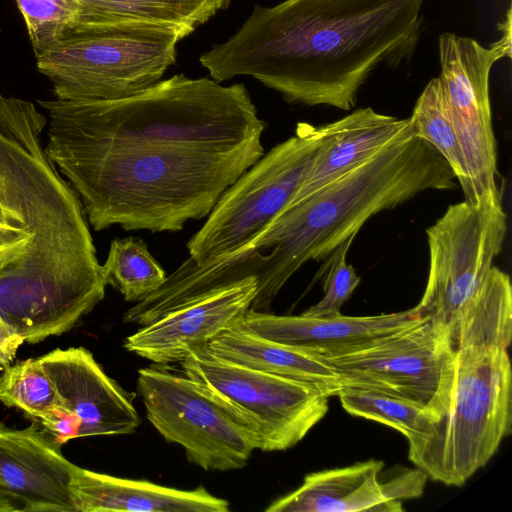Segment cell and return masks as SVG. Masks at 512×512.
<instances>
[{"mask_svg": "<svg viewBox=\"0 0 512 512\" xmlns=\"http://www.w3.org/2000/svg\"><path fill=\"white\" fill-rule=\"evenodd\" d=\"M46 153L96 231L175 232L264 155L243 83L176 74L113 100H45Z\"/></svg>", "mask_w": 512, "mask_h": 512, "instance_id": "cell-1", "label": "cell"}, {"mask_svg": "<svg viewBox=\"0 0 512 512\" xmlns=\"http://www.w3.org/2000/svg\"><path fill=\"white\" fill-rule=\"evenodd\" d=\"M350 115L347 127L321 152L283 212L371 158L409 121L378 113L371 107Z\"/></svg>", "mask_w": 512, "mask_h": 512, "instance_id": "cell-20", "label": "cell"}, {"mask_svg": "<svg viewBox=\"0 0 512 512\" xmlns=\"http://www.w3.org/2000/svg\"><path fill=\"white\" fill-rule=\"evenodd\" d=\"M447 412L419 439L408 458L429 478L462 486L497 452L512 432V368L508 349L468 347L456 351Z\"/></svg>", "mask_w": 512, "mask_h": 512, "instance_id": "cell-5", "label": "cell"}, {"mask_svg": "<svg viewBox=\"0 0 512 512\" xmlns=\"http://www.w3.org/2000/svg\"><path fill=\"white\" fill-rule=\"evenodd\" d=\"M445 159L414 135L410 121L376 154L278 215L251 243L227 256L232 282L256 277L249 310L268 312L286 282L308 261L327 258L372 216L428 190H449Z\"/></svg>", "mask_w": 512, "mask_h": 512, "instance_id": "cell-3", "label": "cell"}, {"mask_svg": "<svg viewBox=\"0 0 512 512\" xmlns=\"http://www.w3.org/2000/svg\"><path fill=\"white\" fill-rule=\"evenodd\" d=\"M70 491L77 512H228L229 502L200 486L182 490L74 466Z\"/></svg>", "mask_w": 512, "mask_h": 512, "instance_id": "cell-17", "label": "cell"}, {"mask_svg": "<svg viewBox=\"0 0 512 512\" xmlns=\"http://www.w3.org/2000/svg\"><path fill=\"white\" fill-rule=\"evenodd\" d=\"M36 58L57 45L75 24L78 0H15Z\"/></svg>", "mask_w": 512, "mask_h": 512, "instance_id": "cell-27", "label": "cell"}, {"mask_svg": "<svg viewBox=\"0 0 512 512\" xmlns=\"http://www.w3.org/2000/svg\"><path fill=\"white\" fill-rule=\"evenodd\" d=\"M445 334L455 352L468 347L508 349L512 339V287L508 274L493 266L472 302Z\"/></svg>", "mask_w": 512, "mask_h": 512, "instance_id": "cell-22", "label": "cell"}, {"mask_svg": "<svg viewBox=\"0 0 512 512\" xmlns=\"http://www.w3.org/2000/svg\"><path fill=\"white\" fill-rule=\"evenodd\" d=\"M409 121L414 135L433 146L448 163L466 198L470 190L468 167L437 77L425 86Z\"/></svg>", "mask_w": 512, "mask_h": 512, "instance_id": "cell-23", "label": "cell"}, {"mask_svg": "<svg viewBox=\"0 0 512 512\" xmlns=\"http://www.w3.org/2000/svg\"><path fill=\"white\" fill-rule=\"evenodd\" d=\"M146 418L187 459L206 471L243 468L259 441L185 374L154 364L138 370Z\"/></svg>", "mask_w": 512, "mask_h": 512, "instance_id": "cell-11", "label": "cell"}, {"mask_svg": "<svg viewBox=\"0 0 512 512\" xmlns=\"http://www.w3.org/2000/svg\"><path fill=\"white\" fill-rule=\"evenodd\" d=\"M231 0H78L79 15L70 30L118 23L175 27L188 35ZM69 30V31H70Z\"/></svg>", "mask_w": 512, "mask_h": 512, "instance_id": "cell-21", "label": "cell"}, {"mask_svg": "<svg viewBox=\"0 0 512 512\" xmlns=\"http://www.w3.org/2000/svg\"><path fill=\"white\" fill-rule=\"evenodd\" d=\"M102 267L107 285L118 289L128 302L141 301L167 278L141 238L112 240Z\"/></svg>", "mask_w": 512, "mask_h": 512, "instance_id": "cell-24", "label": "cell"}, {"mask_svg": "<svg viewBox=\"0 0 512 512\" xmlns=\"http://www.w3.org/2000/svg\"><path fill=\"white\" fill-rule=\"evenodd\" d=\"M351 115L314 126L274 146L220 196L206 222L187 243L188 260L210 265L251 243L282 213L321 152L349 124Z\"/></svg>", "mask_w": 512, "mask_h": 512, "instance_id": "cell-7", "label": "cell"}, {"mask_svg": "<svg viewBox=\"0 0 512 512\" xmlns=\"http://www.w3.org/2000/svg\"><path fill=\"white\" fill-rule=\"evenodd\" d=\"M426 0H284L256 5L200 56L217 82L250 76L289 103L349 110L380 66L415 51Z\"/></svg>", "mask_w": 512, "mask_h": 512, "instance_id": "cell-2", "label": "cell"}, {"mask_svg": "<svg viewBox=\"0 0 512 512\" xmlns=\"http://www.w3.org/2000/svg\"><path fill=\"white\" fill-rule=\"evenodd\" d=\"M380 460L312 472L294 491L274 500L266 512H401L386 498L379 481Z\"/></svg>", "mask_w": 512, "mask_h": 512, "instance_id": "cell-18", "label": "cell"}, {"mask_svg": "<svg viewBox=\"0 0 512 512\" xmlns=\"http://www.w3.org/2000/svg\"><path fill=\"white\" fill-rule=\"evenodd\" d=\"M506 233L501 198L450 205L426 230L429 273L421 300L413 307L418 316L444 332L449 329L485 282Z\"/></svg>", "mask_w": 512, "mask_h": 512, "instance_id": "cell-9", "label": "cell"}, {"mask_svg": "<svg viewBox=\"0 0 512 512\" xmlns=\"http://www.w3.org/2000/svg\"><path fill=\"white\" fill-rule=\"evenodd\" d=\"M61 403L82 423L80 437L133 433L140 424L134 393L109 377L84 347L55 349L37 358Z\"/></svg>", "mask_w": 512, "mask_h": 512, "instance_id": "cell-14", "label": "cell"}, {"mask_svg": "<svg viewBox=\"0 0 512 512\" xmlns=\"http://www.w3.org/2000/svg\"><path fill=\"white\" fill-rule=\"evenodd\" d=\"M337 396L349 414L391 427L408 442L421 438L438 420L417 404L379 391L343 386Z\"/></svg>", "mask_w": 512, "mask_h": 512, "instance_id": "cell-25", "label": "cell"}, {"mask_svg": "<svg viewBox=\"0 0 512 512\" xmlns=\"http://www.w3.org/2000/svg\"><path fill=\"white\" fill-rule=\"evenodd\" d=\"M16 511H23L22 503L9 494L0 491V512Z\"/></svg>", "mask_w": 512, "mask_h": 512, "instance_id": "cell-31", "label": "cell"}, {"mask_svg": "<svg viewBox=\"0 0 512 512\" xmlns=\"http://www.w3.org/2000/svg\"><path fill=\"white\" fill-rule=\"evenodd\" d=\"M256 294V277L214 290L145 325L123 346L155 364L180 363L191 351L236 327Z\"/></svg>", "mask_w": 512, "mask_h": 512, "instance_id": "cell-13", "label": "cell"}, {"mask_svg": "<svg viewBox=\"0 0 512 512\" xmlns=\"http://www.w3.org/2000/svg\"><path fill=\"white\" fill-rule=\"evenodd\" d=\"M180 364L206 395L256 436L264 452L295 446L329 410V397L317 386L233 363L205 346Z\"/></svg>", "mask_w": 512, "mask_h": 512, "instance_id": "cell-8", "label": "cell"}, {"mask_svg": "<svg viewBox=\"0 0 512 512\" xmlns=\"http://www.w3.org/2000/svg\"><path fill=\"white\" fill-rule=\"evenodd\" d=\"M206 349L222 359L317 386L328 397L343 388L324 356L274 342L238 326L210 341Z\"/></svg>", "mask_w": 512, "mask_h": 512, "instance_id": "cell-19", "label": "cell"}, {"mask_svg": "<svg viewBox=\"0 0 512 512\" xmlns=\"http://www.w3.org/2000/svg\"><path fill=\"white\" fill-rule=\"evenodd\" d=\"M455 353L443 329L420 319L360 348L326 358L342 386L410 401L439 419L451 402Z\"/></svg>", "mask_w": 512, "mask_h": 512, "instance_id": "cell-10", "label": "cell"}, {"mask_svg": "<svg viewBox=\"0 0 512 512\" xmlns=\"http://www.w3.org/2000/svg\"><path fill=\"white\" fill-rule=\"evenodd\" d=\"M440 91L458 136L469 172L470 203L501 198L497 186L496 140L492 128L489 76L509 54L493 43L442 33L438 39Z\"/></svg>", "mask_w": 512, "mask_h": 512, "instance_id": "cell-12", "label": "cell"}, {"mask_svg": "<svg viewBox=\"0 0 512 512\" xmlns=\"http://www.w3.org/2000/svg\"><path fill=\"white\" fill-rule=\"evenodd\" d=\"M379 474V481L386 498L392 502L420 497L425 488L427 474L421 469L397 467Z\"/></svg>", "mask_w": 512, "mask_h": 512, "instance_id": "cell-29", "label": "cell"}, {"mask_svg": "<svg viewBox=\"0 0 512 512\" xmlns=\"http://www.w3.org/2000/svg\"><path fill=\"white\" fill-rule=\"evenodd\" d=\"M60 443L36 424L12 429L0 423V491L26 512H77L70 481L75 464Z\"/></svg>", "mask_w": 512, "mask_h": 512, "instance_id": "cell-15", "label": "cell"}, {"mask_svg": "<svg viewBox=\"0 0 512 512\" xmlns=\"http://www.w3.org/2000/svg\"><path fill=\"white\" fill-rule=\"evenodd\" d=\"M48 119L0 94V199L29 236L1 294L12 301L82 299L107 283L80 198L42 145Z\"/></svg>", "mask_w": 512, "mask_h": 512, "instance_id": "cell-4", "label": "cell"}, {"mask_svg": "<svg viewBox=\"0 0 512 512\" xmlns=\"http://www.w3.org/2000/svg\"><path fill=\"white\" fill-rule=\"evenodd\" d=\"M354 238H348L328 256V261L320 271L324 297L302 315L323 318L341 314L340 308L352 296L361 281L353 266L346 262Z\"/></svg>", "mask_w": 512, "mask_h": 512, "instance_id": "cell-28", "label": "cell"}, {"mask_svg": "<svg viewBox=\"0 0 512 512\" xmlns=\"http://www.w3.org/2000/svg\"><path fill=\"white\" fill-rule=\"evenodd\" d=\"M0 401L38 420L61 404L51 379L38 359L32 358L4 367Z\"/></svg>", "mask_w": 512, "mask_h": 512, "instance_id": "cell-26", "label": "cell"}, {"mask_svg": "<svg viewBox=\"0 0 512 512\" xmlns=\"http://www.w3.org/2000/svg\"><path fill=\"white\" fill-rule=\"evenodd\" d=\"M414 308L374 316L310 317L248 310L238 327L287 346L325 357L360 348L419 321Z\"/></svg>", "mask_w": 512, "mask_h": 512, "instance_id": "cell-16", "label": "cell"}, {"mask_svg": "<svg viewBox=\"0 0 512 512\" xmlns=\"http://www.w3.org/2000/svg\"><path fill=\"white\" fill-rule=\"evenodd\" d=\"M45 430L60 444L80 437V418L61 403L39 420Z\"/></svg>", "mask_w": 512, "mask_h": 512, "instance_id": "cell-30", "label": "cell"}, {"mask_svg": "<svg viewBox=\"0 0 512 512\" xmlns=\"http://www.w3.org/2000/svg\"><path fill=\"white\" fill-rule=\"evenodd\" d=\"M188 34L175 27L118 23L72 29L37 57L57 99L113 100L161 80Z\"/></svg>", "mask_w": 512, "mask_h": 512, "instance_id": "cell-6", "label": "cell"}]
</instances>
